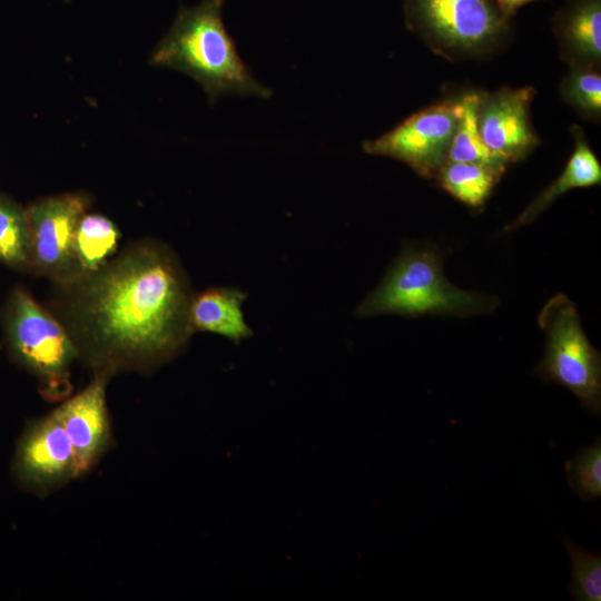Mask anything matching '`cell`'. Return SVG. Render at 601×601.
Instances as JSON below:
<instances>
[{
  "instance_id": "16",
  "label": "cell",
  "mask_w": 601,
  "mask_h": 601,
  "mask_svg": "<svg viewBox=\"0 0 601 601\" xmlns=\"http://www.w3.org/2000/svg\"><path fill=\"white\" fill-rule=\"evenodd\" d=\"M119 229L109 218L85 214L73 236V256L79 277L97 270L116 250Z\"/></svg>"
},
{
  "instance_id": "21",
  "label": "cell",
  "mask_w": 601,
  "mask_h": 601,
  "mask_svg": "<svg viewBox=\"0 0 601 601\" xmlns=\"http://www.w3.org/2000/svg\"><path fill=\"white\" fill-rule=\"evenodd\" d=\"M564 544L571 558L569 591L575 601H601V555L587 551L569 540Z\"/></svg>"
},
{
  "instance_id": "19",
  "label": "cell",
  "mask_w": 601,
  "mask_h": 601,
  "mask_svg": "<svg viewBox=\"0 0 601 601\" xmlns=\"http://www.w3.org/2000/svg\"><path fill=\"white\" fill-rule=\"evenodd\" d=\"M561 98L583 119H601V73L600 69L569 67V72L560 83Z\"/></svg>"
},
{
  "instance_id": "6",
  "label": "cell",
  "mask_w": 601,
  "mask_h": 601,
  "mask_svg": "<svg viewBox=\"0 0 601 601\" xmlns=\"http://www.w3.org/2000/svg\"><path fill=\"white\" fill-rule=\"evenodd\" d=\"M538 322L545 332L542 361L535 374L544 382L570 390L590 413L601 410V355L588 339L573 302L563 294L551 297Z\"/></svg>"
},
{
  "instance_id": "15",
  "label": "cell",
  "mask_w": 601,
  "mask_h": 601,
  "mask_svg": "<svg viewBox=\"0 0 601 601\" xmlns=\"http://www.w3.org/2000/svg\"><path fill=\"white\" fill-rule=\"evenodd\" d=\"M504 170L477 162L446 161L435 176L439 186L461 203L485 204Z\"/></svg>"
},
{
  "instance_id": "1",
  "label": "cell",
  "mask_w": 601,
  "mask_h": 601,
  "mask_svg": "<svg viewBox=\"0 0 601 601\" xmlns=\"http://www.w3.org/2000/svg\"><path fill=\"white\" fill-rule=\"evenodd\" d=\"M58 288L52 313L78 359L93 373H151L175 357L193 334L189 283L162 244L131 246Z\"/></svg>"
},
{
  "instance_id": "11",
  "label": "cell",
  "mask_w": 601,
  "mask_h": 601,
  "mask_svg": "<svg viewBox=\"0 0 601 601\" xmlns=\"http://www.w3.org/2000/svg\"><path fill=\"white\" fill-rule=\"evenodd\" d=\"M111 376L93 373L90 383L55 408L71 443L77 477L92 471L114 444L106 388Z\"/></svg>"
},
{
  "instance_id": "22",
  "label": "cell",
  "mask_w": 601,
  "mask_h": 601,
  "mask_svg": "<svg viewBox=\"0 0 601 601\" xmlns=\"http://www.w3.org/2000/svg\"><path fill=\"white\" fill-rule=\"evenodd\" d=\"M534 0H495L501 11L509 18L511 14H514L515 11Z\"/></svg>"
},
{
  "instance_id": "20",
  "label": "cell",
  "mask_w": 601,
  "mask_h": 601,
  "mask_svg": "<svg viewBox=\"0 0 601 601\" xmlns=\"http://www.w3.org/2000/svg\"><path fill=\"white\" fill-rule=\"evenodd\" d=\"M566 481L582 500L601 496V439L565 462Z\"/></svg>"
},
{
  "instance_id": "12",
  "label": "cell",
  "mask_w": 601,
  "mask_h": 601,
  "mask_svg": "<svg viewBox=\"0 0 601 601\" xmlns=\"http://www.w3.org/2000/svg\"><path fill=\"white\" fill-rule=\"evenodd\" d=\"M560 57L569 67H601V2L575 0L554 23Z\"/></svg>"
},
{
  "instance_id": "7",
  "label": "cell",
  "mask_w": 601,
  "mask_h": 601,
  "mask_svg": "<svg viewBox=\"0 0 601 601\" xmlns=\"http://www.w3.org/2000/svg\"><path fill=\"white\" fill-rule=\"evenodd\" d=\"M460 115V97L425 107L373 140L363 150L397 159L423 178H435L447 161L452 137Z\"/></svg>"
},
{
  "instance_id": "2",
  "label": "cell",
  "mask_w": 601,
  "mask_h": 601,
  "mask_svg": "<svg viewBox=\"0 0 601 601\" xmlns=\"http://www.w3.org/2000/svg\"><path fill=\"white\" fill-rule=\"evenodd\" d=\"M223 2L201 0L193 8H181L150 63L188 75L210 102L225 95L268 98L270 89L254 78L224 26Z\"/></svg>"
},
{
  "instance_id": "14",
  "label": "cell",
  "mask_w": 601,
  "mask_h": 601,
  "mask_svg": "<svg viewBox=\"0 0 601 601\" xmlns=\"http://www.w3.org/2000/svg\"><path fill=\"white\" fill-rule=\"evenodd\" d=\"M246 297L243 290L231 287H210L193 295L188 308L190 329L215 333L240 343L252 335L242 309Z\"/></svg>"
},
{
  "instance_id": "3",
  "label": "cell",
  "mask_w": 601,
  "mask_h": 601,
  "mask_svg": "<svg viewBox=\"0 0 601 601\" xmlns=\"http://www.w3.org/2000/svg\"><path fill=\"white\" fill-rule=\"evenodd\" d=\"M496 305L495 298L451 284L443 273L442 254L435 247L407 246L382 283L357 306L355 315L469 316L489 313Z\"/></svg>"
},
{
  "instance_id": "10",
  "label": "cell",
  "mask_w": 601,
  "mask_h": 601,
  "mask_svg": "<svg viewBox=\"0 0 601 601\" xmlns=\"http://www.w3.org/2000/svg\"><path fill=\"white\" fill-rule=\"evenodd\" d=\"M531 86L477 91L476 124L485 147L504 164L524 159L540 144L530 118Z\"/></svg>"
},
{
  "instance_id": "5",
  "label": "cell",
  "mask_w": 601,
  "mask_h": 601,
  "mask_svg": "<svg viewBox=\"0 0 601 601\" xmlns=\"http://www.w3.org/2000/svg\"><path fill=\"white\" fill-rule=\"evenodd\" d=\"M405 8L410 27L428 48L453 61L495 52L510 32L495 0H406Z\"/></svg>"
},
{
  "instance_id": "4",
  "label": "cell",
  "mask_w": 601,
  "mask_h": 601,
  "mask_svg": "<svg viewBox=\"0 0 601 601\" xmlns=\"http://www.w3.org/2000/svg\"><path fill=\"white\" fill-rule=\"evenodd\" d=\"M2 329L10 357L37 380L46 401L61 402L71 395V366L78 353L53 313L17 286L4 303Z\"/></svg>"
},
{
  "instance_id": "8",
  "label": "cell",
  "mask_w": 601,
  "mask_h": 601,
  "mask_svg": "<svg viewBox=\"0 0 601 601\" xmlns=\"http://www.w3.org/2000/svg\"><path fill=\"white\" fill-rule=\"evenodd\" d=\"M89 200L82 194L46 197L26 210L31 231V269L58 285L79 277L73 256V236Z\"/></svg>"
},
{
  "instance_id": "13",
  "label": "cell",
  "mask_w": 601,
  "mask_h": 601,
  "mask_svg": "<svg viewBox=\"0 0 601 601\" xmlns=\"http://www.w3.org/2000/svg\"><path fill=\"white\" fill-rule=\"evenodd\" d=\"M571 132L574 139V148L563 171L534 197L519 217L505 227V231H513L533 223L542 211L565 191L573 188L591 187L601 183L600 161L587 141L582 129L573 126Z\"/></svg>"
},
{
  "instance_id": "17",
  "label": "cell",
  "mask_w": 601,
  "mask_h": 601,
  "mask_svg": "<svg viewBox=\"0 0 601 601\" xmlns=\"http://www.w3.org/2000/svg\"><path fill=\"white\" fill-rule=\"evenodd\" d=\"M0 263L22 272L31 269V231L26 208L0 194Z\"/></svg>"
},
{
  "instance_id": "9",
  "label": "cell",
  "mask_w": 601,
  "mask_h": 601,
  "mask_svg": "<svg viewBox=\"0 0 601 601\" xmlns=\"http://www.w3.org/2000/svg\"><path fill=\"white\" fill-rule=\"evenodd\" d=\"M11 474L20 489L41 497L77 479L73 450L55 410L28 423L16 445Z\"/></svg>"
},
{
  "instance_id": "18",
  "label": "cell",
  "mask_w": 601,
  "mask_h": 601,
  "mask_svg": "<svg viewBox=\"0 0 601 601\" xmlns=\"http://www.w3.org/2000/svg\"><path fill=\"white\" fill-rule=\"evenodd\" d=\"M477 91L460 97V115L452 137L447 160L457 162H477L505 171L508 165L495 157L483 144L476 124Z\"/></svg>"
}]
</instances>
